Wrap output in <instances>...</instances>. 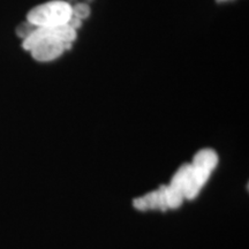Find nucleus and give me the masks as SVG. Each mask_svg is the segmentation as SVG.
I'll return each mask as SVG.
<instances>
[{"label":"nucleus","instance_id":"7ed1b4c3","mask_svg":"<svg viewBox=\"0 0 249 249\" xmlns=\"http://www.w3.org/2000/svg\"><path fill=\"white\" fill-rule=\"evenodd\" d=\"M73 17L71 6L64 0H52L34 7L27 15L28 22L36 27L65 26Z\"/></svg>","mask_w":249,"mask_h":249},{"label":"nucleus","instance_id":"f03ea898","mask_svg":"<svg viewBox=\"0 0 249 249\" xmlns=\"http://www.w3.org/2000/svg\"><path fill=\"white\" fill-rule=\"evenodd\" d=\"M217 164L218 156L213 149H202L194 156L187 172L185 200H194Z\"/></svg>","mask_w":249,"mask_h":249},{"label":"nucleus","instance_id":"f257e3e1","mask_svg":"<svg viewBox=\"0 0 249 249\" xmlns=\"http://www.w3.org/2000/svg\"><path fill=\"white\" fill-rule=\"evenodd\" d=\"M76 39V31L67 24L59 27H37L26 39L22 46L30 51L37 61H52L71 49Z\"/></svg>","mask_w":249,"mask_h":249},{"label":"nucleus","instance_id":"0eeeda50","mask_svg":"<svg viewBox=\"0 0 249 249\" xmlns=\"http://www.w3.org/2000/svg\"><path fill=\"white\" fill-rule=\"evenodd\" d=\"M218 1H226V0H218Z\"/></svg>","mask_w":249,"mask_h":249},{"label":"nucleus","instance_id":"423d86ee","mask_svg":"<svg viewBox=\"0 0 249 249\" xmlns=\"http://www.w3.org/2000/svg\"><path fill=\"white\" fill-rule=\"evenodd\" d=\"M67 26L71 27V29H74L76 31L77 28H80L81 26H82V20H80V18H77L75 17H71V20L68 21Z\"/></svg>","mask_w":249,"mask_h":249},{"label":"nucleus","instance_id":"20e7f679","mask_svg":"<svg viewBox=\"0 0 249 249\" xmlns=\"http://www.w3.org/2000/svg\"><path fill=\"white\" fill-rule=\"evenodd\" d=\"M71 13H73V17H75L80 20H83V18H88L90 15V8L87 4H76L75 6H71Z\"/></svg>","mask_w":249,"mask_h":249},{"label":"nucleus","instance_id":"39448f33","mask_svg":"<svg viewBox=\"0 0 249 249\" xmlns=\"http://www.w3.org/2000/svg\"><path fill=\"white\" fill-rule=\"evenodd\" d=\"M36 26L35 24H33V23H30V22H24V23H22V24H20V26L18 27V29H17V34H18V36L20 37V38H22V39H26L28 36L30 35L31 33H33L34 30L36 29Z\"/></svg>","mask_w":249,"mask_h":249}]
</instances>
